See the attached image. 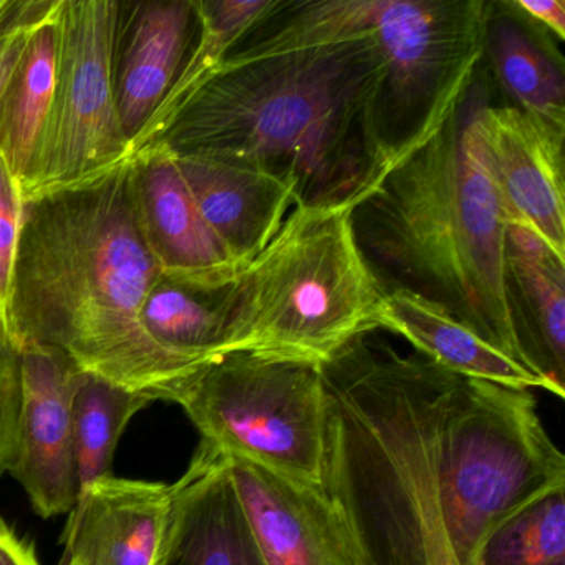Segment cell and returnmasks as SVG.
<instances>
[{
    "label": "cell",
    "instance_id": "cell-1",
    "mask_svg": "<svg viewBox=\"0 0 565 565\" xmlns=\"http://www.w3.org/2000/svg\"><path fill=\"white\" fill-rule=\"evenodd\" d=\"M383 78L366 34L230 55L157 143L270 174L292 188L296 206L353 207L393 167L380 128Z\"/></svg>",
    "mask_w": 565,
    "mask_h": 565
},
{
    "label": "cell",
    "instance_id": "cell-2",
    "mask_svg": "<svg viewBox=\"0 0 565 565\" xmlns=\"http://www.w3.org/2000/svg\"><path fill=\"white\" fill-rule=\"evenodd\" d=\"M131 196V158L81 186L22 203L9 327L22 347L61 350L78 369L154 399L186 376L145 329L161 279Z\"/></svg>",
    "mask_w": 565,
    "mask_h": 565
},
{
    "label": "cell",
    "instance_id": "cell-3",
    "mask_svg": "<svg viewBox=\"0 0 565 565\" xmlns=\"http://www.w3.org/2000/svg\"><path fill=\"white\" fill-rule=\"evenodd\" d=\"M322 489L356 565H459L443 522L439 429L458 375L356 337L320 365Z\"/></svg>",
    "mask_w": 565,
    "mask_h": 565
},
{
    "label": "cell",
    "instance_id": "cell-4",
    "mask_svg": "<svg viewBox=\"0 0 565 565\" xmlns=\"http://www.w3.org/2000/svg\"><path fill=\"white\" fill-rule=\"evenodd\" d=\"M469 94L350 213L383 292L441 307L522 363L505 286V216L469 128ZM525 369V366H524Z\"/></svg>",
    "mask_w": 565,
    "mask_h": 565
},
{
    "label": "cell",
    "instance_id": "cell-5",
    "mask_svg": "<svg viewBox=\"0 0 565 565\" xmlns=\"http://www.w3.org/2000/svg\"><path fill=\"white\" fill-rule=\"evenodd\" d=\"M488 0H279L230 55L372 39L385 65L380 128L392 164L465 100L482 64Z\"/></svg>",
    "mask_w": 565,
    "mask_h": 565
},
{
    "label": "cell",
    "instance_id": "cell-6",
    "mask_svg": "<svg viewBox=\"0 0 565 565\" xmlns=\"http://www.w3.org/2000/svg\"><path fill=\"white\" fill-rule=\"evenodd\" d=\"M352 210L290 211L233 284L227 352L322 365L380 329L385 292L356 246Z\"/></svg>",
    "mask_w": 565,
    "mask_h": 565
},
{
    "label": "cell",
    "instance_id": "cell-7",
    "mask_svg": "<svg viewBox=\"0 0 565 565\" xmlns=\"http://www.w3.org/2000/svg\"><path fill=\"white\" fill-rule=\"evenodd\" d=\"M565 486V456L529 390L458 375L439 429L443 522L459 565L486 535L539 495Z\"/></svg>",
    "mask_w": 565,
    "mask_h": 565
},
{
    "label": "cell",
    "instance_id": "cell-8",
    "mask_svg": "<svg viewBox=\"0 0 565 565\" xmlns=\"http://www.w3.org/2000/svg\"><path fill=\"white\" fill-rule=\"evenodd\" d=\"M203 441L306 484L322 486L326 390L319 363L234 350L168 392Z\"/></svg>",
    "mask_w": 565,
    "mask_h": 565
},
{
    "label": "cell",
    "instance_id": "cell-9",
    "mask_svg": "<svg viewBox=\"0 0 565 565\" xmlns=\"http://www.w3.org/2000/svg\"><path fill=\"white\" fill-rule=\"evenodd\" d=\"M118 15L117 0H61L54 97L22 203L130 160L114 87Z\"/></svg>",
    "mask_w": 565,
    "mask_h": 565
},
{
    "label": "cell",
    "instance_id": "cell-10",
    "mask_svg": "<svg viewBox=\"0 0 565 565\" xmlns=\"http://www.w3.org/2000/svg\"><path fill=\"white\" fill-rule=\"evenodd\" d=\"M469 128L505 221L531 227L565 259V128L476 102Z\"/></svg>",
    "mask_w": 565,
    "mask_h": 565
},
{
    "label": "cell",
    "instance_id": "cell-11",
    "mask_svg": "<svg viewBox=\"0 0 565 565\" xmlns=\"http://www.w3.org/2000/svg\"><path fill=\"white\" fill-rule=\"evenodd\" d=\"M131 196L141 236L164 279L200 290L236 282L241 267L198 210L163 143L131 157Z\"/></svg>",
    "mask_w": 565,
    "mask_h": 565
},
{
    "label": "cell",
    "instance_id": "cell-12",
    "mask_svg": "<svg viewBox=\"0 0 565 565\" xmlns=\"http://www.w3.org/2000/svg\"><path fill=\"white\" fill-rule=\"evenodd\" d=\"M78 370L61 350L21 349L22 405L9 472L45 519L67 514L77 502L72 392Z\"/></svg>",
    "mask_w": 565,
    "mask_h": 565
},
{
    "label": "cell",
    "instance_id": "cell-13",
    "mask_svg": "<svg viewBox=\"0 0 565 565\" xmlns=\"http://www.w3.org/2000/svg\"><path fill=\"white\" fill-rule=\"evenodd\" d=\"M230 475L264 565H356L322 486L227 455Z\"/></svg>",
    "mask_w": 565,
    "mask_h": 565
},
{
    "label": "cell",
    "instance_id": "cell-14",
    "mask_svg": "<svg viewBox=\"0 0 565 565\" xmlns=\"http://www.w3.org/2000/svg\"><path fill=\"white\" fill-rule=\"evenodd\" d=\"M198 28L194 0L120 2L114 87L130 148L183 71Z\"/></svg>",
    "mask_w": 565,
    "mask_h": 565
},
{
    "label": "cell",
    "instance_id": "cell-15",
    "mask_svg": "<svg viewBox=\"0 0 565 565\" xmlns=\"http://www.w3.org/2000/svg\"><path fill=\"white\" fill-rule=\"evenodd\" d=\"M174 482L97 479L81 489L62 542L75 565H157L170 522Z\"/></svg>",
    "mask_w": 565,
    "mask_h": 565
},
{
    "label": "cell",
    "instance_id": "cell-16",
    "mask_svg": "<svg viewBox=\"0 0 565 565\" xmlns=\"http://www.w3.org/2000/svg\"><path fill=\"white\" fill-rule=\"evenodd\" d=\"M157 565H264L230 475L226 452L201 441L174 482Z\"/></svg>",
    "mask_w": 565,
    "mask_h": 565
},
{
    "label": "cell",
    "instance_id": "cell-17",
    "mask_svg": "<svg viewBox=\"0 0 565 565\" xmlns=\"http://www.w3.org/2000/svg\"><path fill=\"white\" fill-rule=\"evenodd\" d=\"M505 286L522 363L565 395V259L531 227L505 221Z\"/></svg>",
    "mask_w": 565,
    "mask_h": 565
},
{
    "label": "cell",
    "instance_id": "cell-18",
    "mask_svg": "<svg viewBox=\"0 0 565 565\" xmlns=\"http://www.w3.org/2000/svg\"><path fill=\"white\" fill-rule=\"evenodd\" d=\"M198 210L241 270L274 239L296 207L289 184L263 171L198 157H177Z\"/></svg>",
    "mask_w": 565,
    "mask_h": 565
},
{
    "label": "cell",
    "instance_id": "cell-19",
    "mask_svg": "<svg viewBox=\"0 0 565 565\" xmlns=\"http://www.w3.org/2000/svg\"><path fill=\"white\" fill-rule=\"evenodd\" d=\"M508 100L529 117L565 128V64L555 39L514 0H488L482 61Z\"/></svg>",
    "mask_w": 565,
    "mask_h": 565
},
{
    "label": "cell",
    "instance_id": "cell-20",
    "mask_svg": "<svg viewBox=\"0 0 565 565\" xmlns=\"http://www.w3.org/2000/svg\"><path fill=\"white\" fill-rule=\"evenodd\" d=\"M379 327L398 333L418 350L419 355L456 375L512 388L545 390L537 375L489 345L441 307L422 297L385 292Z\"/></svg>",
    "mask_w": 565,
    "mask_h": 565
},
{
    "label": "cell",
    "instance_id": "cell-21",
    "mask_svg": "<svg viewBox=\"0 0 565 565\" xmlns=\"http://www.w3.org/2000/svg\"><path fill=\"white\" fill-rule=\"evenodd\" d=\"M58 8L61 0H54L47 14L32 28L21 58L0 95V154L21 200L34 170L54 97Z\"/></svg>",
    "mask_w": 565,
    "mask_h": 565
},
{
    "label": "cell",
    "instance_id": "cell-22",
    "mask_svg": "<svg viewBox=\"0 0 565 565\" xmlns=\"http://www.w3.org/2000/svg\"><path fill=\"white\" fill-rule=\"evenodd\" d=\"M233 284L220 290L180 286L161 277L143 309L145 329L184 376L227 352Z\"/></svg>",
    "mask_w": 565,
    "mask_h": 565
},
{
    "label": "cell",
    "instance_id": "cell-23",
    "mask_svg": "<svg viewBox=\"0 0 565 565\" xmlns=\"http://www.w3.org/2000/svg\"><path fill=\"white\" fill-rule=\"evenodd\" d=\"M279 4V0H194L198 35L183 71L147 127L135 138L130 153L157 143L201 85L231 51Z\"/></svg>",
    "mask_w": 565,
    "mask_h": 565
},
{
    "label": "cell",
    "instance_id": "cell-24",
    "mask_svg": "<svg viewBox=\"0 0 565 565\" xmlns=\"http://www.w3.org/2000/svg\"><path fill=\"white\" fill-rule=\"evenodd\" d=\"M153 402L157 399L147 393L134 392L104 376L78 370L72 392L78 492L111 475L118 439L130 419Z\"/></svg>",
    "mask_w": 565,
    "mask_h": 565
},
{
    "label": "cell",
    "instance_id": "cell-25",
    "mask_svg": "<svg viewBox=\"0 0 565 565\" xmlns=\"http://www.w3.org/2000/svg\"><path fill=\"white\" fill-rule=\"evenodd\" d=\"M472 565H565V486L499 522L479 545Z\"/></svg>",
    "mask_w": 565,
    "mask_h": 565
},
{
    "label": "cell",
    "instance_id": "cell-26",
    "mask_svg": "<svg viewBox=\"0 0 565 565\" xmlns=\"http://www.w3.org/2000/svg\"><path fill=\"white\" fill-rule=\"evenodd\" d=\"M21 194L0 154V327L12 343L14 340L9 327V306L21 233Z\"/></svg>",
    "mask_w": 565,
    "mask_h": 565
},
{
    "label": "cell",
    "instance_id": "cell-27",
    "mask_svg": "<svg viewBox=\"0 0 565 565\" xmlns=\"http://www.w3.org/2000/svg\"><path fill=\"white\" fill-rule=\"evenodd\" d=\"M21 405V352L0 340V478L14 461Z\"/></svg>",
    "mask_w": 565,
    "mask_h": 565
},
{
    "label": "cell",
    "instance_id": "cell-28",
    "mask_svg": "<svg viewBox=\"0 0 565 565\" xmlns=\"http://www.w3.org/2000/svg\"><path fill=\"white\" fill-rule=\"evenodd\" d=\"M52 2L54 0L12 2L11 8H9L4 21L0 24V95L4 92L9 77H11L19 58H21L32 28L47 14ZM0 340L14 345L6 337L2 327H0Z\"/></svg>",
    "mask_w": 565,
    "mask_h": 565
},
{
    "label": "cell",
    "instance_id": "cell-29",
    "mask_svg": "<svg viewBox=\"0 0 565 565\" xmlns=\"http://www.w3.org/2000/svg\"><path fill=\"white\" fill-rule=\"evenodd\" d=\"M515 6L557 42L565 39L564 0H514Z\"/></svg>",
    "mask_w": 565,
    "mask_h": 565
},
{
    "label": "cell",
    "instance_id": "cell-30",
    "mask_svg": "<svg viewBox=\"0 0 565 565\" xmlns=\"http://www.w3.org/2000/svg\"><path fill=\"white\" fill-rule=\"evenodd\" d=\"M0 565H41L34 544L0 519Z\"/></svg>",
    "mask_w": 565,
    "mask_h": 565
},
{
    "label": "cell",
    "instance_id": "cell-31",
    "mask_svg": "<svg viewBox=\"0 0 565 565\" xmlns=\"http://www.w3.org/2000/svg\"><path fill=\"white\" fill-rule=\"evenodd\" d=\"M11 4L12 0H0V24H2V21H4L6 14H8Z\"/></svg>",
    "mask_w": 565,
    "mask_h": 565
},
{
    "label": "cell",
    "instance_id": "cell-32",
    "mask_svg": "<svg viewBox=\"0 0 565 565\" xmlns=\"http://www.w3.org/2000/svg\"><path fill=\"white\" fill-rule=\"evenodd\" d=\"M64 565H75V564H72V562L64 561Z\"/></svg>",
    "mask_w": 565,
    "mask_h": 565
}]
</instances>
